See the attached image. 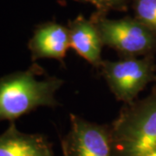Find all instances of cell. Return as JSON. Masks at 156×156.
Masks as SVG:
<instances>
[{
    "instance_id": "obj_12",
    "label": "cell",
    "mask_w": 156,
    "mask_h": 156,
    "mask_svg": "<svg viewBox=\"0 0 156 156\" xmlns=\"http://www.w3.org/2000/svg\"><path fill=\"white\" fill-rule=\"evenodd\" d=\"M147 156H156V151L155 152H153V153H151V154H149Z\"/></svg>"
},
{
    "instance_id": "obj_10",
    "label": "cell",
    "mask_w": 156,
    "mask_h": 156,
    "mask_svg": "<svg viewBox=\"0 0 156 156\" xmlns=\"http://www.w3.org/2000/svg\"><path fill=\"white\" fill-rule=\"evenodd\" d=\"M133 0H91V5L96 8V12L107 15L111 11H126Z\"/></svg>"
},
{
    "instance_id": "obj_7",
    "label": "cell",
    "mask_w": 156,
    "mask_h": 156,
    "mask_svg": "<svg viewBox=\"0 0 156 156\" xmlns=\"http://www.w3.org/2000/svg\"><path fill=\"white\" fill-rule=\"evenodd\" d=\"M67 27L70 49L89 64L100 69L103 62L101 58L103 44L94 21L79 15L69 21Z\"/></svg>"
},
{
    "instance_id": "obj_5",
    "label": "cell",
    "mask_w": 156,
    "mask_h": 156,
    "mask_svg": "<svg viewBox=\"0 0 156 156\" xmlns=\"http://www.w3.org/2000/svg\"><path fill=\"white\" fill-rule=\"evenodd\" d=\"M69 122V131L61 139L62 153L66 156H111L108 125L75 114H70Z\"/></svg>"
},
{
    "instance_id": "obj_9",
    "label": "cell",
    "mask_w": 156,
    "mask_h": 156,
    "mask_svg": "<svg viewBox=\"0 0 156 156\" xmlns=\"http://www.w3.org/2000/svg\"><path fill=\"white\" fill-rule=\"evenodd\" d=\"M134 17L156 33V0H133Z\"/></svg>"
},
{
    "instance_id": "obj_14",
    "label": "cell",
    "mask_w": 156,
    "mask_h": 156,
    "mask_svg": "<svg viewBox=\"0 0 156 156\" xmlns=\"http://www.w3.org/2000/svg\"><path fill=\"white\" fill-rule=\"evenodd\" d=\"M155 83H156V79H155Z\"/></svg>"
},
{
    "instance_id": "obj_1",
    "label": "cell",
    "mask_w": 156,
    "mask_h": 156,
    "mask_svg": "<svg viewBox=\"0 0 156 156\" xmlns=\"http://www.w3.org/2000/svg\"><path fill=\"white\" fill-rule=\"evenodd\" d=\"M63 83L61 78L48 76L37 62L0 77V122H15L41 107H57L56 92Z\"/></svg>"
},
{
    "instance_id": "obj_2",
    "label": "cell",
    "mask_w": 156,
    "mask_h": 156,
    "mask_svg": "<svg viewBox=\"0 0 156 156\" xmlns=\"http://www.w3.org/2000/svg\"><path fill=\"white\" fill-rule=\"evenodd\" d=\"M111 156H147L156 151V88L125 104L108 125Z\"/></svg>"
},
{
    "instance_id": "obj_4",
    "label": "cell",
    "mask_w": 156,
    "mask_h": 156,
    "mask_svg": "<svg viewBox=\"0 0 156 156\" xmlns=\"http://www.w3.org/2000/svg\"><path fill=\"white\" fill-rule=\"evenodd\" d=\"M100 70L112 94L124 104L134 101L147 84L156 79L153 55L103 60Z\"/></svg>"
},
{
    "instance_id": "obj_6",
    "label": "cell",
    "mask_w": 156,
    "mask_h": 156,
    "mask_svg": "<svg viewBox=\"0 0 156 156\" xmlns=\"http://www.w3.org/2000/svg\"><path fill=\"white\" fill-rule=\"evenodd\" d=\"M69 48L68 27L56 22L43 23L37 25L28 42L33 62L49 58L62 63Z\"/></svg>"
},
{
    "instance_id": "obj_11",
    "label": "cell",
    "mask_w": 156,
    "mask_h": 156,
    "mask_svg": "<svg viewBox=\"0 0 156 156\" xmlns=\"http://www.w3.org/2000/svg\"><path fill=\"white\" fill-rule=\"evenodd\" d=\"M77 2H81V3H90L91 4V0H75Z\"/></svg>"
},
{
    "instance_id": "obj_3",
    "label": "cell",
    "mask_w": 156,
    "mask_h": 156,
    "mask_svg": "<svg viewBox=\"0 0 156 156\" xmlns=\"http://www.w3.org/2000/svg\"><path fill=\"white\" fill-rule=\"evenodd\" d=\"M95 23L103 46L115 50L122 57H138L156 52V33L135 17L111 19L95 12Z\"/></svg>"
},
{
    "instance_id": "obj_13",
    "label": "cell",
    "mask_w": 156,
    "mask_h": 156,
    "mask_svg": "<svg viewBox=\"0 0 156 156\" xmlns=\"http://www.w3.org/2000/svg\"><path fill=\"white\" fill-rule=\"evenodd\" d=\"M62 156H66V155H65V154H64L63 153H62Z\"/></svg>"
},
{
    "instance_id": "obj_8",
    "label": "cell",
    "mask_w": 156,
    "mask_h": 156,
    "mask_svg": "<svg viewBox=\"0 0 156 156\" xmlns=\"http://www.w3.org/2000/svg\"><path fill=\"white\" fill-rule=\"evenodd\" d=\"M0 156H55V154L46 136L23 133L12 122L0 134Z\"/></svg>"
}]
</instances>
